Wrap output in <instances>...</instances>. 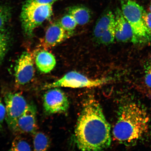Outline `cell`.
Returning <instances> with one entry per match:
<instances>
[{
  "label": "cell",
  "mask_w": 151,
  "mask_h": 151,
  "mask_svg": "<svg viewBox=\"0 0 151 151\" xmlns=\"http://www.w3.org/2000/svg\"><path fill=\"white\" fill-rule=\"evenodd\" d=\"M59 22L64 29L71 34L78 25L74 18L69 14L63 16Z\"/></svg>",
  "instance_id": "16"
},
{
  "label": "cell",
  "mask_w": 151,
  "mask_h": 151,
  "mask_svg": "<svg viewBox=\"0 0 151 151\" xmlns=\"http://www.w3.org/2000/svg\"><path fill=\"white\" fill-rule=\"evenodd\" d=\"M115 39L116 38L114 25L105 31L98 41L101 44L108 45L114 42Z\"/></svg>",
  "instance_id": "19"
},
{
  "label": "cell",
  "mask_w": 151,
  "mask_h": 151,
  "mask_svg": "<svg viewBox=\"0 0 151 151\" xmlns=\"http://www.w3.org/2000/svg\"><path fill=\"white\" fill-rule=\"evenodd\" d=\"M144 83L146 88L151 92V63L147 67L145 71Z\"/></svg>",
  "instance_id": "21"
},
{
  "label": "cell",
  "mask_w": 151,
  "mask_h": 151,
  "mask_svg": "<svg viewBox=\"0 0 151 151\" xmlns=\"http://www.w3.org/2000/svg\"><path fill=\"white\" fill-rule=\"evenodd\" d=\"M34 150L45 151L50 146V141L48 137L41 132L35 133L33 139Z\"/></svg>",
  "instance_id": "15"
},
{
  "label": "cell",
  "mask_w": 151,
  "mask_h": 151,
  "mask_svg": "<svg viewBox=\"0 0 151 151\" xmlns=\"http://www.w3.org/2000/svg\"><path fill=\"white\" fill-rule=\"evenodd\" d=\"M11 16V11L8 7L0 5V31H4L5 26Z\"/></svg>",
  "instance_id": "17"
},
{
  "label": "cell",
  "mask_w": 151,
  "mask_h": 151,
  "mask_svg": "<svg viewBox=\"0 0 151 151\" xmlns=\"http://www.w3.org/2000/svg\"><path fill=\"white\" fill-rule=\"evenodd\" d=\"M52 6L26 1L20 15L22 29L26 35H32L36 28L51 17Z\"/></svg>",
  "instance_id": "4"
},
{
  "label": "cell",
  "mask_w": 151,
  "mask_h": 151,
  "mask_svg": "<svg viewBox=\"0 0 151 151\" xmlns=\"http://www.w3.org/2000/svg\"><path fill=\"white\" fill-rule=\"evenodd\" d=\"M150 59L151 63V56H150Z\"/></svg>",
  "instance_id": "26"
},
{
  "label": "cell",
  "mask_w": 151,
  "mask_h": 151,
  "mask_svg": "<svg viewBox=\"0 0 151 151\" xmlns=\"http://www.w3.org/2000/svg\"><path fill=\"white\" fill-rule=\"evenodd\" d=\"M74 136L77 146L82 150H102L110 146V125L99 101L93 96L84 101Z\"/></svg>",
  "instance_id": "1"
},
{
  "label": "cell",
  "mask_w": 151,
  "mask_h": 151,
  "mask_svg": "<svg viewBox=\"0 0 151 151\" xmlns=\"http://www.w3.org/2000/svg\"><path fill=\"white\" fill-rule=\"evenodd\" d=\"M12 151H30L31 147L27 142L17 137L13 141L10 149Z\"/></svg>",
  "instance_id": "20"
},
{
  "label": "cell",
  "mask_w": 151,
  "mask_h": 151,
  "mask_svg": "<svg viewBox=\"0 0 151 151\" xmlns=\"http://www.w3.org/2000/svg\"><path fill=\"white\" fill-rule=\"evenodd\" d=\"M43 105L45 112L52 114L67 112L69 102L63 91L58 88H54L44 94Z\"/></svg>",
  "instance_id": "7"
},
{
  "label": "cell",
  "mask_w": 151,
  "mask_h": 151,
  "mask_svg": "<svg viewBox=\"0 0 151 151\" xmlns=\"http://www.w3.org/2000/svg\"><path fill=\"white\" fill-rule=\"evenodd\" d=\"M68 13L74 18L77 24L81 26L88 24L91 18V13L89 9L83 6L70 7Z\"/></svg>",
  "instance_id": "14"
},
{
  "label": "cell",
  "mask_w": 151,
  "mask_h": 151,
  "mask_svg": "<svg viewBox=\"0 0 151 151\" xmlns=\"http://www.w3.org/2000/svg\"><path fill=\"white\" fill-rule=\"evenodd\" d=\"M150 12L151 13V1L150 3Z\"/></svg>",
  "instance_id": "25"
},
{
  "label": "cell",
  "mask_w": 151,
  "mask_h": 151,
  "mask_svg": "<svg viewBox=\"0 0 151 151\" xmlns=\"http://www.w3.org/2000/svg\"><path fill=\"white\" fill-rule=\"evenodd\" d=\"M35 61L39 70L45 73H50L56 65L54 56L46 50L41 51L38 52L35 57Z\"/></svg>",
  "instance_id": "12"
},
{
  "label": "cell",
  "mask_w": 151,
  "mask_h": 151,
  "mask_svg": "<svg viewBox=\"0 0 151 151\" xmlns=\"http://www.w3.org/2000/svg\"><path fill=\"white\" fill-rule=\"evenodd\" d=\"M115 38L119 42L132 41L133 32L129 22L124 17L121 9H116L115 14Z\"/></svg>",
  "instance_id": "11"
},
{
  "label": "cell",
  "mask_w": 151,
  "mask_h": 151,
  "mask_svg": "<svg viewBox=\"0 0 151 151\" xmlns=\"http://www.w3.org/2000/svg\"><path fill=\"white\" fill-rule=\"evenodd\" d=\"M6 114L5 119L9 127L14 131L18 119L22 114L28 104L19 93L9 92L4 98Z\"/></svg>",
  "instance_id": "6"
},
{
  "label": "cell",
  "mask_w": 151,
  "mask_h": 151,
  "mask_svg": "<svg viewBox=\"0 0 151 151\" xmlns=\"http://www.w3.org/2000/svg\"><path fill=\"white\" fill-rule=\"evenodd\" d=\"M9 39L4 31H0V65L8 50Z\"/></svg>",
  "instance_id": "18"
},
{
  "label": "cell",
  "mask_w": 151,
  "mask_h": 151,
  "mask_svg": "<svg viewBox=\"0 0 151 151\" xmlns=\"http://www.w3.org/2000/svg\"><path fill=\"white\" fill-rule=\"evenodd\" d=\"M71 35L62 28L59 22H55L47 29L41 41V46L44 49L51 48L63 42Z\"/></svg>",
  "instance_id": "10"
},
{
  "label": "cell",
  "mask_w": 151,
  "mask_h": 151,
  "mask_svg": "<svg viewBox=\"0 0 151 151\" xmlns=\"http://www.w3.org/2000/svg\"><path fill=\"white\" fill-rule=\"evenodd\" d=\"M37 109L33 104H28L24 112L19 118L15 132L23 133H35L37 129Z\"/></svg>",
  "instance_id": "9"
},
{
  "label": "cell",
  "mask_w": 151,
  "mask_h": 151,
  "mask_svg": "<svg viewBox=\"0 0 151 151\" xmlns=\"http://www.w3.org/2000/svg\"><path fill=\"white\" fill-rule=\"evenodd\" d=\"M6 114L5 107L0 99V127L2 125L4 120L5 119Z\"/></svg>",
  "instance_id": "23"
},
{
  "label": "cell",
  "mask_w": 151,
  "mask_h": 151,
  "mask_svg": "<svg viewBox=\"0 0 151 151\" xmlns=\"http://www.w3.org/2000/svg\"><path fill=\"white\" fill-rule=\"evenodd\" d=\"M60 1L61 0H27L26 1L31 2L42 4L52 5L56 2Z\"/></svg>",
  "instance_id": "24"
},
{
  "label": "cell",
  "mask_w": 151,
  "mask_h": 151,
  "mask_svg": "<svg viewBox=\"0 0 151 151\" xmlns=\"http://www.w3.org/2000/svg\"><path fill=\"white\" fill-rule=\"evenodd\" d=\"M32 56L24 52L17 61L15 68V82L19 86H24L30 82L35 75Z\"/></svg>",
  "instance_id": "8"
},
{
  "label": "cell",
  "mask_w": 151,
  "mask_h": 151,
  "mask_svg": "<svg viewBox=\"0 0 151 151\" xmlns=\"http://www.w3.org/2000/svg\"><path fill=\"white\" fill-rule=\"evenodd\" d=\"M150 124L148 113L142 106L134 102L124 104L119 109L113 137L121 144H134L148 133Z\"/></svg>",
  "instance_id": "2"
},
{
  "label": "cell",
  "mask_w": 151,
  "mask_h": 151,
  "mask_svg": "<svg viewBox=\"0 0 151 151\" xmlns=\"http://www.w3.org/2000/svg\"><path fill=\"white\" fill-rule=\"evenodd\" d=\"M121 10L131 26L133 33L132 42L134 43L151 42V35L145 24L143 7L132 0H121Z\"/></svg>",
  "instance_id": "3"
},
{
  "label": "cell",
  "mask_w": 151,
  "mask_h": 151,
  "mask_svg": "<svg viewBox=\"0 0 151 151\" xmlns=\"http://www.w3.org/2000/svg\"><path fill=\"white\" fill-rule=\"evenodd\" d=\"M115 16L112 11H107L102 15L96 24L93 35L98 41L103 34L114 25Z\"/></svg>",
  "instance_id": "13"
},
{
  "label": "cell",
  "mask_w": 151,
  "mask_h": 151,
  "mask_svg": "<svg viewBox=\"0 0 151 151\" xmlns=\"http://www.w3.org/2000/svg\"><path fill=\"white\" fill-rule=\"evenodd\" d=\"M109 81V79H92L76 71L66 73L55 82L47 85L45 88L65 87L72 88H93L103 86Z\"/></svg>",
  "instance_id": "5"
},
{
  "label": "cell",
  "mask_w": 151,
  "mask_h": 151,
  "mask_svg": "<svg viewBox=\"0 0 151 151\" xmlns=\"http://www.w3.org/2000/svg\"><path fill=\"white\" fill-rule=\"evenodd\" d=\"M143 19L145 26L151 35V13L145 11L143 14Z\"/></svg>",
  "instance_id": "22"
}]
</instances>
